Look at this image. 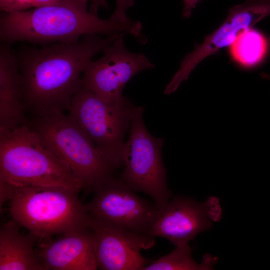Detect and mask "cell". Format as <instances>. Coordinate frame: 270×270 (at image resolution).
Instances as JSON below:
<instances>
[{
    "label": "cell",
    "instance_id": "6da1fadb",
    "mask_svg": "<svg viewBox=\"0 0 270 270\" xmlns=\"http://www.w3.org/2000/svg\"><path fill=\"white\" fill-rule=\"evenodd\" d=\"M125 34H88L76 42L26 46L17 52L25 112L35 119L68 110L82 86V75L87 64Z\"/></svg>",
    "mask_w": 270,
    "mask_h": 270
},
{
    "label": "cell",
    "instance_id": "7a4b0ae2",
    "mask_svg": "<svg viewBox=\"0 0 270 270\" xmlns=\"http://www.w3.org/2000/svg\"><path fill=\"white\" fill-rule=\"evenodd\" d=\"M88 3L85 0H62L26 10L2 12L0 40L9 44L25 41L46 45L76 42L88 34L110 36L118 32L131 34L140 42L146 38L140 22L130 18L120 22L102 18L88 9Z\"/></svg>",
    "mask_w": 270,
    "mask_h": 270
},
{
    "label": "cell",
    "instance_id": "3957f363",
    "mask_svg": "<svg viewBox=\"0 0 270 270\" xmlns=\"http://www.w3.org/2000/svg\"><path fill=\"white\" fill-rule=\"evenodd\" d=\"M78 192L64 186L0 183V203L8 201L12 220L39 240H45L88 227L89 214Z\"/></svg>",
    "mask_w": 270,
    "mask_h": 270
},
{
    "label": "cell",
    "instance_id": "277c9868",
    "mask_svg": "<svg viewBox=\"0 0 270 270\" xmlns=\"http://www.w3.org/2000/svg\"><path fill=\"white\" fill-rule=\"evenodd\" d=\"M0 183L84 189L68 166L42 143L28 124L0 129Z\"/></svg>",
    "mask_w": 270,
    "mask_h": 270
},
{
    "label": "cell",
    "instance_id": "5b68a950",
    "mask_svg": "<svg viewBox=\"0 0 270 270\" xmlns=\"http://www.w3.org/2000/svg\"><path fill=\"white\" fill-rule=\"evenodd\" d=\"M29 125L44 146L82 184L86 194L94 192L114 176L115 169L70 114L60 112L32 119Z\"/></svg>",
    "mask_w": 270,
    "mask_h": 270
},
{
    "label": "cell",
    "instance_id": "8992f818",
    "mask_svg": "<svg viewBox=\"0 0 270 270\" xmlns=\"http://www.w3.org/2000/svg\"><path fill=\"white\" fill-rule=\"evenodd\" d=\"M139 108L127 97L121 104H108L82 85L68 111L102 157L116 170L124 166L125 136Z\"/></svg>",
    "mask_w": 270,
    "mask_h": 270
},
{
    "label": "cell",
    "instance_id": "52a82bcc",
    "mask_svg": "<svg viewBox=\"0 0 270 270\" xmlns=\"http://www.w3.org/2000/svg\"><path fill=\"white\" fill-rule=\"evenodd\" d=\"M144 112L143 107L140 106L132 119L118 178L136 192L149 196L160 210L172 196L162 158L164 139L150 133L144 121Z\"/></svg>",
    "mask_w": 270,
    "mask_h": 270
},
{
    "label": "cell",
    "instance_id": "ba28073f",
    "mask_svg": "<svg viewBox=\"0 0 270 270\" xmlns=\"http://www.w3.org/2000/svg\"><path fill=\"white\" fill-rule=\"evenodd\" d=\"M124 36L116 38L101 58L90 60L82 74V85L110 104L124 102L127 82L140 72L155 66L144 54L128 50Z\"/></svg>",
    "mask_w": 270,
    "mask_h": 270
},
{
    "label": "cell",
    "instance_id": "9c48e42d",
    "mask_svg": "<svg viewBox=\"0 0 270 270\" xmlns=\"http://www.w3.org/2000/svg\"><path fill=\"white\" fill-rule=\"evenodd\" d=\"M84 204L88 214L104 222L138 233L148 234L158 208L114 176L94 192Z\"/></svg>",
    "mask_w": 270,
    "mask_h": 270
},
{
    "label": "cell",
    "instance_id": "30bf717a",
    "mask_svg": "<svg viewBox=\"0 0 270 270\" xmlns=\"http://www.w3.org/2000/svg\"><path fill=\"white\" fill-rule=\"evenodd\" d=\"M269 16L270 0H246L230 7L220 26L207 35L202 43L196 44L194 49L184 58L164 94L168 95L176 92L202 60L230 46L242 32Z\"/></svg>",
    "mask_w": 270,
    "mask_h": 270
},
{
    "label": "cell",
    "instance_id": "8fae6325",
    "mask_svg": "<svg viewBox=\"0 0 270 270\" xmlns=\"http://www.w3.org/2000/svg\"><path fill=\"white\" fill-rule=\"evenodd\" d=\"M222 214L216 196H209L202 202L186 196H172L158 210L148 234L164 238L174 246L188 244L198 234L211 228Z\"/></svg>",
    "mask_w": 270,
    "mask_h": 270
},
{
    "label": "cell",
    "instance_id": "7c38bea8",
    "mask_svg": "<svg viewBox=\"0 0 270 270\" xmlns=\"http://www.w3.org/2000/svg\"><path fill=\"white\" fill-rule=\"evenodd\" d=\"M88 224L96 238L98 269L143 270L148 264L140 251L152 248L155 237L104 222L90 214Z\"/></svg>",
    "mask_w": 270,
    "mask_h": 270
},
{
    "label": "cell",
    "instance_id": "4fadbf2b",
    "mask_svg": "<svg viewBox=\"0 0 270 270\" xmlns=\"http://www.w3.org/2000/svg\"><path fill=\"white\" fill-rule=\"evenodd\" d=\"M54 240H40L37 253L45 270H96L98 269L94 233L89 227L64 234Z\"/></svg>",
    "mask_w": 270,
    "mask_h": 270
},
{
    "label": "cell",
    "instance_id": "5bb4252c",
    "mask_svg": "<svg viewBox=\"0 0 270 270\" xmlns=\"http://www.w3.org/2000/svg\"><path fill=\"white\" fill-rule=\"evenodd\" d=\"M22 80L18 58L10 44L0 46V129L28 124L22 103Z\"/></svg>",
    "mask_w": 270,
    "mask_h": 270
},
{
    "label": "cell",
    "instance_id": "9a60e30c",
    "mask_svg": "<svg viewBox=\"0 0 270 270\" xmlns=\"http://www.w3.org/2000/svg\"><path fill=\"white\" fill-rule=\"evenodd\" d=\"M12 220L0 229V270H45L34 246L38 238L22 233Z\"/></svg>",
    "mask_w": 270,
    "mask_h": 270
},
{
    "label": "cell",
    "instance_id": "2e32d148",
    "mask_svg": "<svg viewBox=\"0 0 270 270\" xmlns=\"http://www.w3.org/2000/svg\"><path fill=\"white\" fill-rule=\"evenodd\" d=\"M188 244L175 246L168 254L148 264L143 270H208L217 262L218 258L205 254L201 263L192 258Z\"/></svg>",
    "mask_w": 270,
    "mask_h": 270
},
{
    "label": "cell",
    "instance_id": "e0dca14e",
    "mask_svg": "<svg viewBox=\"0 0 270 270\" xmlns=\"http://www.w3.org/2000/svg\"><path fill=\"white\" fill-rule=\"evenodd\" d=\"M266 50V39L252 28L242 32L230 46L232 58L245 67H252L258 64Z\"/></svg>",
    "mask_w": 270,
    "mask_h": 270
},
{
    "label": "cell",
    "instance_id": "ac0fdd59",
    "mask_svg": "<svg viewBox=\"0 0 270 270\" xmlns=\"http://www.w3.org/2000/svg\"><path fill=\"white\" fill-rule=\"evenodd\" d=\"M62 0H0L2 12L26 10L59 2Z\"/></svg>",
    "mask_w": 270,
    "mask_h": 270
},
{
    "label": "cell",
    "instance_id": "d6986e66",
    "mask_svg": "<svg viewBox=\"0 0 270 270\" xmlns=\"http://www.w3.org/2000/svg\"><path fill=\"white\" fill-rule=\"evenodd\" d=\"M116 6L110 19L116 22H124L130 19L126 15L128 10L132 6L134 0H115Z\"/></svg>",
    "mask_w": 270,
    "mask_h": 270
},
{
    "label": "cell",
    "instance_id": "ffe728a7",
    "mask_svg": "<svg viewBox=\"0 0 270 270\" xmlns=\"http://www.w3.org/2000/svg\"><path fill=\"white\" fill-rule=\"evenodd\" d=\"M202 0H182L183 2L182 16L189 18L197 4Z\"/></svg>",
    "mask_w": 270,
    "mask_h": 270
},
{
    "label": "cell",
    "instance_id": "44dd1931",
    "mask_svg": "<svg viewBox=\"0 0 270 270\" xmlns=\"http://www.w3.org/2000/svg\"><path fill=\"white\" fill-rule=\"evenodd\" d=\"M90 3L89 10L93 14L98 15L100 8H107L108 4L106 0H85Z\"/></svg>",
    "mask_w": 270,
    "mask_h": 270
},
{
    "label": "cell",
    "instance_id": "7402d4cb",
    "mask_svg": "<svg viewBox=\"0 0 270 270\" xmlns=\"http://www.w3.org/2000/svg\"><path fill=\"white\" fill-rule=\"evenodd\" d=\"M269 40L270 42V38H269ZM262 76H263V78H270V74H262Z\"/></svg>",
    "mask_w": 270,
    "mask_h": 270
}]
</instances>
